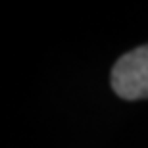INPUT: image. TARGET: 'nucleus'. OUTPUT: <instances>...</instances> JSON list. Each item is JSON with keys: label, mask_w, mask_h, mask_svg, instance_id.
I'll use <instances>...</instances> for the list:
<instances>
[{"label": "nucleus", "mask_w": 148, "mask_h": 148, "mask_svg": "<svg viewBox=\"0 0 148 148\" xmlns=\"http://www.w3.org/2000/svg\"><path fill=\"white\" fill-rule=\"evenodd\" d=\"M110 83L123 100L148 98V44L127 52L115 62Z\"/></svg>", "instance_id": "1"}]
</instances>
